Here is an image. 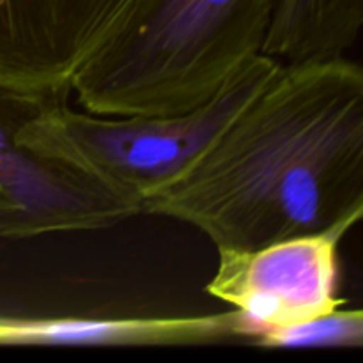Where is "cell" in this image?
Returning a JSON list of instances; mask_svg holds the SVG:
<instances>
[{
  "instance_id": "6da1fadb",
  "label": "cell",
  "mask_w": 363,
  "mask_h": 363,
  "mask_svg": "<svg viewBox=\"0 0 363 363\" xmlns=\"http://www.w3.org/2000/svg\"><path fill=\"white\" fill-rule=\"evenodd\" d=\"M140 215L186 223L216 252L353 229L363 216L360 64L342 55L280 66Z\"/></svg>"
},
{
  "instance_id": "7a4b0ae2",
  "label": "cell",
  "mask_w": 363,
  "mask_h": 363,
  "mask_svg": "<svg viewBox=\"0 0 363 363\" xmlns=\"http://www.w3.org/2000/svg\"><path fill=\"white\" fill-rule=\"evenodd\" d=\"M277 0H142L130 23L74 77L98 116H174L208 103L261 55Z\"/></svg>"
},
{
  "instance_id": "3957f363",
  "label": "cell",
  "mask_w": 363,
  "mask_h": 363,
  "mask_svg": "<svg viewBox=\"0 0 363 363\" xmlns=\"http://www.w3.org/2000/svg\"><path fill=\"white\" fill-rule=\"evenodd\" d=\"M282 64L254 57L199 108L174 116H98L66 99L35 106L18 128V142L35 156L71 170L108 194L140 204L169 184L225 130Z\"/></svg>"
},
{
  "instance_id": "277c9868",
  "label": "cell",
  "mask_w": 363,
  "mask_h": 363,
  "mask_svg": "<svg viewBox=\"0 0 363 363\" xmlns=\"http://www.w3.org/2000/svg\"><path fill=\"white\" fill-rule=\"evenodd\" d=\"M350 227L286 238L252 250H218L206 291L238 312L247 339L340 308L339 247Z\"/></svg>"
},
{
  "instance_id": "5b68a950",
  "label": "cell",
  "mask_w": 363,
  "mask_h": 363,
  "mask_svg": "<svg viewBox=\"0 0 363 363\" xmlns=\"http://www.w3.org/2000/svg\"><path fill=\"white\" fill-rule=\"evenodd\" d=\"M142 0H0V92L66 99L78 71L133 18Z\"/></svg>"
},
{
  "instance_id": "8992f818",
  "label": "cell",
  "mask_w": 363,
  "mask_h": 363,
  "mask_svg": "<svg viewBox=\"0 0 363 363\" xmlns=\"http://www.w3.org/2000/svg\"><path fill=\"white\" fill-rule=\"evenodd\" d=\"M39 105L0 92V241L101 230L140 215L130 202L18 142V128Z\"/></svg>"
},
{
  "instance_id": "52a82bcc",
  "label": "cell",
  "mask_w": 363,
  "mask_h": 363,
  "mask_svg": "<svg viewBox=\"0 0 363 363\" xmlns=\"http://www.w3.org/2000/svg\"><path fill=\"white\" fill-rule=\"evenodd\" d=\"M247 339L236 311L181 318H0V344L188 346Z\"/></svg>"
},
{
  "instance_id": "ba28073f",
  "label": "cell",
  "mask_w": 363,
  "mask_h": 363,
  "mask_svg": "<svg viewBox=\"0 0 363 363\" xmlns=\"http://www.w3.org/2000/svg\"><path fill=\"white\" fill-rule=\"evenodd\" d=\"M362 23L363 0H277L262 53L282 66L337 59Z\"/></svg>"
},
{
  "instance_id": "9c48e42d",
  "label": "cell",
  "mask_w": 363,
  "mask_h": 363,
  "mask_svg": "<svg viewBox=\"0 0 363 363\" xmlns=\"http://www.w3.org/2000/svg\"><path fill=\"white\" fill-rule=\"evenodd\" d=\"M254 344L262 347H360L363 344V312L335 308L294 325L262 332Z\"/></svg>"
}]
</instances>
